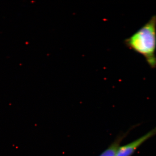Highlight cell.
Wrapping results in <instances>:
<instances>
[{
	"label": "cell",
	"mask_w": 156,
	"mask_h": 156,
	"mask_svg": "<svg viewBox=\"0 0 156 156\" xmlns=\"http://www.w3.org/2000/svg\"><path fill=\"white\" fill-rule=\"evenodd\" d=\"M125 43L128 48L142 55L151 68H155L156 15L126 39Z\"/></svg>",
	"instance_id": "cell-1"
},
{
	"label": "cell",
	"mask_w": 156,
	"mask_h": 156,
	"mask_svg": "<svg viewBox=\"0 0 156 156\" xmlns=\"http://www.w3.org/2000/svg\"><path fill=\"white\" fill-rule=\"evenodd\" d=\"M156 135V127L143 136L125 145L120 146L117 151L116 156H131L144 143Z\"/></svg>",
	"instance_id": "cell-2"
},
{
	"label": "cell",
	"mask_w": 156,
	"mask_h": 156,
	"mask_svg": "<svg viewBox=\"0 0 156 156\" xmlns=\"http://www.w3.org/2000/svg\"><path fill=\"white\" fill-rule=\"evenodd\" d=\"M129 131H127L126 133L121 134L117 136L111 144L107 148L100 154L99 156H116L117 151L120 146L121 142L123 139L128 135Z\"/></svg>",
	"instance_id": "cell-3"
}]
</instances>
